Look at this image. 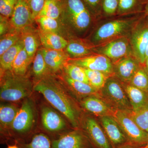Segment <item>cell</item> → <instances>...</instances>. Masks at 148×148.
Instances as JSON below:
<instances>
[{"mask_svg":"<svg viewBox=\"0 0 148 148\" xmlns=\"http://www.w3.org/2000/svg\"><path fill=\"white\" fill-rule=\"evenodd\" d=\"M34 89L42 94L51 105L64 115L73 127H79V112L76 106L64 85L52 74L38 80Z\"/></svg>","mask_w":148,"mask_h":148,"instance_id":"1","label":"cell"},{"mask_svg":"<svg viewBox=\"0 0 148 148\" xmlns=\"http://www.w3.org/2000/svg\"><path fill=\"white\" fill-rule=\"evenodd\" d=\"M64 29L75 34L84 33L95 17L81 0H60Z\"/></svg>","mask_w":148,"mask_h":148,"instance_id":"2","label":"cell"},{"mask_svg":"<svg viewBox=\"0 0 148 148\" xmlns=\"http://www.w3.org/2000/svg\"><path fill=\"white\" fill-rule=\"evenodd\" d=\"M32 90V83L25 75H16L11 71L2 73L0 90L2 101H19L31 95Z\"/></svg>","mask_w":148,"mask_h":148,"instance_id":"3","label":"cell"},{"mask_svg":"<svg viewBox=\"0 0 148 148\" xmlns=\"http://www.w3.org/2000/svg\"><path fill=\"white\" fill-rule=\"evenodd\" d=\"M141 13L134 17L117 18L103 24L92 36V43L94 45L103 44L120 37L127 36L131 32Z\"/></svg>","mask_w":148,"mask_h":148,"instance_id":"4","label":"cell"},{"mask_svg":"<svg viewBox=\"0 0 148 148\" xmlns=\"http://www.w3.org/2000/svg\"><path fill=\"white\" fill-rule=\"evenodd\" d=\"M109 77L101 90V98L116 110H132L129 99L119 80Z\"/></svg>","mask_w":148,"mask_h":148,"instance_id":"5","label":"cell"},{"mask_svg":"<svg viewBox=\"0 0 148 148\" xmlns=\"http://www.w3.org/2000/svg\"><path fill=\"white\" fill-rule=\"evenodd\" d=\"M130 111L116 110L113 116L119 123L130 144L143 147L148 143V134L135 122Z\"/></svg>","mask_w":148,"mask_h":148,"instance_id":"6","label":"cell"},{"mask_svg":"<svg viewBox=\"0 0 148 148\" xmlns=\"http://www.w3.org/2000/svg\"><path fill=\"white\" fill-rule=\"evenodd\" d=\"M130 36L133 55L140 64L144 65L148 45V20L143 13L130 32Z\"/></svg>","mask_w":148,"mask_h":148,"instance_id":"7","label":"cell"},{"mask_svg":"<svg viewBox=\"0 0 148 148\" xmlns=\"http://www.w3.org/2000/svg\"><path fill=\"white\" fill-rule=\"evenodd\" d=\"M94 51L95 53L107 56L112 62L128 56L133 55L130 40L127 36L95 46Z\"/></svg>","mask_w":148,"mask_h":148,"instance_id":"8","label":"cell"},{"mask_svg":"<svg viewBox=\"0 0 148 148\" xmlns=\"http://www.w3.org/2000/svg\"><path fill=\"white\" fill-rule=\"evenodd\" d=\"M68 62L84 69L102 72L109 77L114 76L112 62L107 56L100 53H93L82 58H70Z\"/></svg>","mask_w":148,"mask_h":148,"instance_id":"9","label":"cell"},{"mask_svg":"<svg viewBox=\"0 0 148 148\" xmlns=\"http://www.w3.org/2000/svg\"><path fill=\"white\" fill-rule=\"evenodd\" d=\"M52 148H94V145L85 133L80 130L62 134L51 141Z\"/></svg>","mask_w":148,"mask_h":148,"instance_id":"10","label":"cell"},{"mask_svg":"<svg viewBox=\"0 0 148 148\" xmlns=\"http://www.w3.org/2000/svg\"><path fill=\"white\" fill-rule=\"evenodd\" d=\"M34 121L33 103L27 99L24 101L19 109L11 127L15 133L24 135L32 129Z\"/></svg>","mask_w":148,"mask_h":148,"instance_id":"11","label":"cell"},{"mask_svg":"<svg viewBox=\"0 0 148 148\" xmlns=\"http://www.w3.org/2000/svg\"><path fill=\"white\" fill-rule=\"evenodd\" d=\"M114 75L122 82L128 83L141 64L133 55L112 62Z\"/></svg>","mask_w":148,"mask_h":148,"instance_id":"12","label":"cell"},{"mask_svg":"<svg viewBox=\"0 0 148 148\" xmlns=\"http://www.w3.org/2000/svg\"><path fill=\"white\" fill-rule=\"evenodd\" d=\"M85 133L97 148H112L111 143L103 127L91 117H88L84 123Z\"/></svg>","mask_w":148,"mask_h":148,"instance_id":"13","label":"cell"},{"mask_svg":"<svg viewBox=\"0 0 148 148\" xmlns=\"http://www.w3.org/2000/svg\"><path fill=\"white\" fill-rule=\"evenodd\" d=\"M34 21L29 3L26 0H18L10 19L12 29L21 32L24 28L32 25Z\"/></svg>","mask_w":148,"mask_h":148,"instance_id":"14","label":"cell"},{"mask_svg":"<svg viewBox=\"0 0 148 148\" xmlns=\"http://www.w3.org/2000/svg\"><path fill=\"white\" fill-rule=\"evenodd\" d=\"M100 121L111 144L119 145L128 142L123 130L113 116L100 117Z\"/></svg>","mask_w":148,"mask_h":148,"instance_id":"15","label":"cell"},{"mask_svg":"<svg viewBox=\"0 0 148 148\" xmlns=\"http://www.w3.org/2000/svg\"><path fill=\"white\" fill-rule=\"evenodd\" d=\"M81 106L88 112L99 117L113 116L116 110L98 95H91L84 98Z\"/></svg>","mask_w":148,"mask_h":148,"instance_id":"16","label":"cell"},{"mask_svg":"<svg viewBox=\"0 0 148 148\" xmlns=\"http://www.w3.org/2000/svg\"><path fill=\"white\" fill-rule=\"evenodd\" d=\"M50 73L54 74L64 69L70 57L64 50L40 49Z\"/></svg>","mask_w":148,"mask_h":148,"instance_id":"17","label":"cell"},{"mask_svg":"<svg viewBox=\"0 0 148 148\" xmlns=\"http://www.w3.org/2000/svg\"><path fill=\"white\" fill-rule=\"evenodd\" d=\"M41 116L43 127L48 132H58L66 127V123L64 119L49 107H43Z\"/></svg>","mask_w":148,"mask_h":148,"instance_id":"18","label":"cell"},{"mask_svg":"<svg viewBox=\"0 0 148 148\" xmlns=\"http://www.w3.org/2000/svg\"><path fill=\"white\" fill-rule=\"evenodd\" d=\"M95 46L92 43H87L80 40L72 39L68 41L65 49L70 58H82L95 53Z\"/></svg>","mask_w":148,"mask_h":148,"instance_id":"19","label":"cell"},{"mask_svg":"<svg viewBox=\"0 0 148 148\" xmlns=\"http://www.w3.org/2000/svg\"><path fill=\"white\" fill-rule=\"evenodd\" d=\"M41 43L43 47L53 50H64L68 45V40L63 36L53 32L38 30Z\"/></svg>","mask_w":148,"mask_h":148,"instance_id":"20","label":"cell"},{"mask_svg":"<svg viewBox=\"0 0 148 148\" xmlns=\"http://www.w3.org/2000/svg\"><path fill=\"white\" fill-rule=\"evenodd\" d=\"M129 99L132 111H138L148 103V93L126 83L121 82Z\"/></svg>","mask_w":148,"mask_h":148,"instance_id":"21","label":"cell"},{"mask_svg":"<svg viewBox=\"0 0 148 148\" xmlns=\"http://www.w3.org/2000/svg\"><path fill=\"white\" fill-rule=\"evenodd\" d=\"M31 26H28L21 31V39L24 48L31 58H34L40 42L38 32Z\"/></svg>","mask_w":148,"mask_h":148,"instance_id":"22","label":"cell"},{"mask_svg":"<svg viewBox=\"0 0 148 148\" xmlns=\"http://www.w3.org/2000/svg\"><path fill=\"white\" fill-rule=\"evenodd\" d=\"M62 79L67 85L74 92L81 97L84 98L91 95L99 96V91L96 90L90 85L81 82L74 80L66 74L62 75Z\"/></svg>","mask_w":148,"mask_h":148,"instance_id":"23","label":"cell"},{"mask_svg":"<svg viewBox=\"0 0 148 148\" xmlns=\"http://www.w3.org/2000/svg\"><path fill=\"white\" fill-rule=\"evenodd\" d=\"M24 48L22 40H19L15 44L0 56V64L2 72L11 71L13 62L20 51Z\"/></svg>","mask_w":148,"mask_h":148,"instance_id":"24","label":"cell"},{"mask_svg":"<svg viewBox=\"0 0 148 148\" xmlns=\"http://www.w3.org/2000/svg\"><path fill=\"white\" fill-rule=\"evenodd\" d=\"M143 5L141 0H119L117 16L143 13Z\"/></svg>","mask_w":148,"mask_h":148,"instance_id":"25","label":"cell"},{"mask_svg":"<svg viewBox=\"0 0 148 148\" xmlns=\"http://www.w3.org/2000/svg\"><path fill=\"white\" fill-rule=\"evenodd\" d=\"M33 60L34 58L29 56L24 48L14 61L11 71L16 75H25L28 67Z\"/></svg>","mask_w":148,"mask_h":148,"instance_id":"26","label":"cell"},{"mask_svg":"<svg viewBox=\"0 0 148 148\" xmlns=\"http://www.w3.org/2000/svg\"><path fill=\"white\" fill-rule=\"evenodd\" d=\"M128 84L148 93V73L145 65H140Z\"/></svg>","mask_w":148,"mask_h":148,"instance_id":"27","label":"cell"},{"mask_svg":"<svg viewBox=\"0 0 148 148\" xmlns=\"http://www.w3.org/2000/svg\"><path fill=\"white\" fill-rule=\"evenodd\" d=\"M35 20L38 23L40 29L43 31L53 32L61 35V30L63 26L60 20L46 16H38Z\"/></svg>","mask_w":148,"mask_h":148,"instance_id":"28","label":"cell"},{"mask_svg":"<svg viewBox=\"0 0 148 148\" xmlns=\"http://www.w3.org/2000/svg\"><path fill=\"white\" fill-rule=\"evenodd\" d=\"M61 11L60 0H46L38 16H46L60 20Z\"/></svg>","mask_w":148,"mask_h":148,"instance_id":"29","label":"cell"},{"mask_svg":"<svg viewBox=\"0 0 148 148\" xmlns=\"http://www.w3.org/2000/svg\"><path fill=\"white\" fill-rule=\"evenodd\" d=\"M33 60V72L37 79H41L47 75L51 74L40 49L37 51Z\"/></svg>","mask_w":148,"mask_h":148,"instance_id":"30","label":"cell"},{"mask_svg":"<svg viewBox=\"0 0 148 148\" xmlns=\"http://www.w3.org/2000/svg\"><path fill=\"white\" fill-rule=\"evenodd\" d=\"M19 108L13 105H1L0 108V122L4 127L11 126Z\"/></svg>","mask_w":148,"mask_h":148,"instance_id":"31","label":"cell"},{"mask_svg":"<svg viewBox=\"0 0 148 148\" xmlns=\"http://www.w3.org/2000/svg\"><path fill=\"white\" fill-rule=\"evenodd\" d=\"M84 69L89 84L96 90L100 92L106 84L107 79L110 77L98 71Z\"/></svg>","mask_w":148,"mask_h":148,"instance_id":"32","label":"cell"},{"mask_svg":"<svg viewBox=\"0 0 148 148\" xmlns=\"http://www.w3.org/2000/svg\"><path fill=\"white\" fill-rule=\"evenodd\" d=\"M63 69L64 73L72 79L89 84L85 71L82 67L68 62Z\"/></svg>","mask_w":148,"mask_h":148,"instance_id":"33","label":"cell"},{"mask_svg":"<svg viewBox=\"0 0 148 148\" xmlns=\"http://www.w3.org/2000/svg\"><path fill=\"white\" fill-rule=\"evenodd\" d=\"M21 38V32L13 29L1 36L0 56L16 43Z\"/></svg>","mask_w":148,"mask_h":148,"instance_id":"34","label":"cell"},{"mask_svg":"<svg viewBox=\"0 0 148 148\" xmlns=\"http://www.w3.org/2000/svg\"><path fill=\"white\" fill-rule=\"evenodd\" d=\"M19 145L20 148H52L50 139L42 133L34 135L29 143Z\"/></svg>","mask_w":148,"mask_h":148,"instance_id":"35","label":"cell"},{"mask_svg":"<svg viewBox=\"0 0 148 148\" xmlns=\"http://www.w3.org/2000/svg\"><path fill=\"white\" fill-rule=\"evenodd\" d=\"M130 113L139 127L148 134V103L138 111H130Z\"/></svg>","mask_w":148,"mask_h":148,"instance_id":"36","label":"cell"},{"mask_svg":"<svg viewBox=\"0 0 148 148\" xmlns=\"http://www.w3.org/2000/svg\"><path fill=\"white\" fill-rule=\"evenodd\" d=\"M95 18L103 16V0H81Z\"/></svg>","mask_w":148,"mask_h":148,"instance_id":"37","label":"cell"},{"mask_svg":"<svg viewBox=\"0 0 148 148\" xmlns=\"http://www.w3.org/2000/svg\"><path fill=\"white\" fill-rule=\"evenodd\" d=\"M18 0H0L1 15L7 18H10Z\"/></svg>","mask_w":148,"mask_h":148,"instance_id":"38","label":"cell"},{"mask_svg":"<svg viewBox=\"0 0 148 148\" xmlns=\"http://www.w3.org/2000/svg\"><path fill=\"white\" fill-rule=\"evenodd\" d=\"M118 3L119 0H103V16L116 15Z\"/></svg>","mask_w":148,"mask_h":148,"instance_id":"39","label":"cell"},{"mask_svg":"<svg viewBox=\"0 0 148 148\" xmlns=\"http://www.w3.org/2000/svg\"><path fill=\"white\" fill-rule=\"evenodd\" d=\"M46 0H29V5L33 19L35 20L42 10Z\"/></svg>","mask_w":148,"mask_h":148,"instance_id":"40","label":"cell"},{"mask_svg":"<svg viewBox=\"0 0 148 148\" xmlns=\"http://www.w3.org/2000/svg\"><path fill=\"white\" fill-rule=\"evenodd\" d=\"M9 18L1 15L0 16V35L1 36L12 30Z\"/></svg>","mask_w":148,"mask_h":148,"instance_id":"41","label":"cell"},{"mask_svg":"<svg viewBox=\"0 0 148 148\" xmlns=\"http://www.w3.org/2000/svg\"><path fill=\"white\" fill-rule=\"evenodd\" d=\"M143 5V13L148 20V0H141Z\"/></svg>","mask_w":148,"mask_h":148,"instance_id":"42","label":"cell"},{"mask_svg":"<svg viewBox=\"0 0 148 148\" xmlns=\"http://www.w3.org/2000/svg\"><path fill=\"white\" fill-rule=\"evenodd\" d=\"M131 145V144H130V145H128L122 146V147H120L119 148H133L132 146L130 145ZM135 148H143V147H135Z\"/></svg>","mask_w":148,"mask_h":148,"instance_id":"43","label":"cell"},{"mask_svg":"<svg viewBox=\"0 0 148 148\" xmlns=\"http://www.w3.org/2000/svg\"><path fill=\"white\" fill-rule=\"evenodd\" d=\"M7 148H20L17 145H9Z\"/></svg>","mask_w":148,"mask_h":148,"instance_id":"44","label":"cell"},{"mask_svg":"<svg viewBox=\"0 0 148 148\" xmlns=\"http://www.w3.org/2000/svg\"><path fill=\"white\" fill-rule=\"evenodd\" d=\"M144 65L145 66L146 69H147L148 73V58L146 59L145 61V64Z\"/></svg>","mask_w":148,"mask_h":148,"instance_id":"45","label":"cell"},{"mask_svg":"<svg viewBox=\"0 0 148 148\" xmlns=\"http://www.w3.org/2000/svg\"><path fill=\"white\" fill-rule=\"evenodd\" d=\"M145 61L146 59L148 58V45L147 47V49H146V52H145Z\"/></svg>","mask_w":148,"mask_h":148,"instance_id":"46","label":"cell"},{"mask_svg":"<svg viewBox=\"0 0 148 148\" xmlns=\"http://www.w3.org/2000/svg\"><path fill=\"white\" fill-rule=\"evenodd\" d=\"M143 148H148V143L145 146V147H143Z\"/></svg>","mask_w":148,"mask_h":148,"instance_id":"47","label":"cell"},{"mask_svg":"<svg viewBox=\"0 0 148 148\" xmlns=\"http://www.w3.org/2000/svg\"><path fill=\"white\" fill-rule=\"evenodd\" d=\"M26 1H27L28 2V3L29 2V0H26Z\"/></svg>","mask_w":148,"mask_h":148,"instance_id":"48","label":"cell"}]
</instances>
